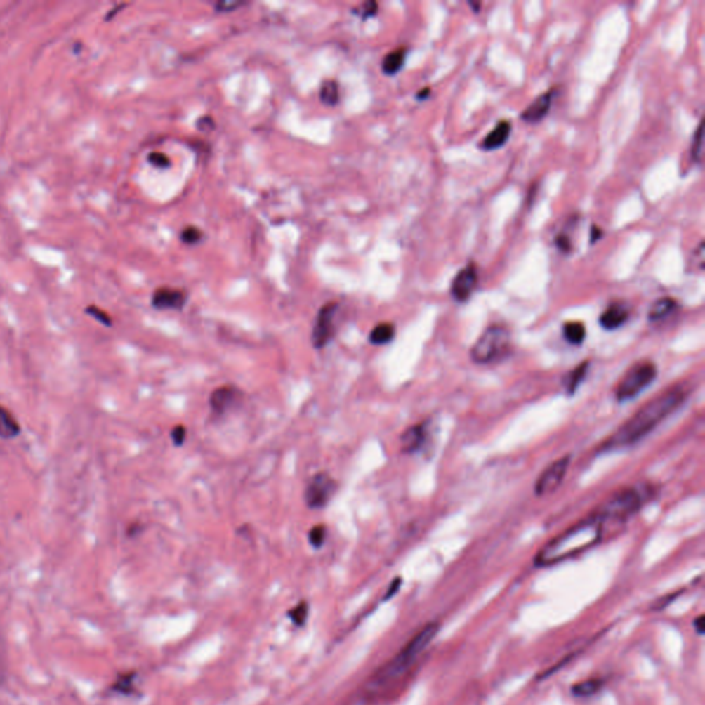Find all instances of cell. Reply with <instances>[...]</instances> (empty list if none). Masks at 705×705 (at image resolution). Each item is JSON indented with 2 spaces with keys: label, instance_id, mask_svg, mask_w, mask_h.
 Instances as JSON below:
<instances>
[{
  "label": "cell",
  "instance_id": "cell-1",
  "mask_svg": "<svg viewBox=\"0 0 705 705\" xmlns=\"http://www.w3.org/2000/svg\"><path fill=\"white\" fill-rule=\"evenodd\" d=\"M687 395L683 385H676L667 388L664 393L656 395L639 408L634 415L623 424L614 434H612L600 451L609 452L627 447H633L652 433L659 424L666 421L673 411H676Z\"/></svg>",
  "mask_w": 705,
  "mask_h": 705
},
{
  "label": "cell",
  "instance_id": "cell-2",
  "mask_svg": "<svg viewBox=\"0 0 705 705\" xmlns=\"http://www.w3.org/2000/svg\"><path fill=\"white\" fill-rule=\"evenodd\" d=\"M603 529L605 525L595 514L581 520L550 540L536 554L534 565L537 567H547L561 564L591 550L602 541Z\"/></svg>",
  "mask_w": 705,
  "mask_h": 705
},
{
  "label": "cell",
  "instance_id": "cell-3",
  "mask_svg": "<svg viewBox=\"0 0 705 705\" xmlns=\"http://www.w3.org/2000/svg\"><path fill=\"white\" fill-rule=\"evenodd\" d=\"M438 631H440L438 623L435 621L427 623L390 661L376 671V673L368 682V689L372 692H381L390 687L397 680H400L412 668V666L423 653L424 649L433 642Z\"/></svg>",
  "mask_w": 705,
  "mask_h": 705
},
{
  "label": "cell",
  "instance_id": "cell-4",
  "mask_svg": "<svg viewBox=\"0 0 705 705\" xmlns=\"http://www.w3.org/2000/svg\"><path fill=\"white\" fill-rule=\"evenodd\" d=\"M643 503L642 494L636 488H624L612 494L600 508L595 515L603 525H621L635 515Z\"/></svg>",
  "mask_w": 705,
  "mask_h": 705
},
{
  "label": "cell",
  "instance_id": "cell-5",
  "mask_svg": "<svg viewBox=\"0 0 705 705\" xmlns=\"http://www.w3.org/2000/svg\"><path fill=\"white\" fill-rule=\"evenodd\" d=\"M511 346V336L506 327L491 325L471 348V360L477 364H491L503 358Z\"/></svg>",
  "mask_w": 705,
  "mask_h": 705
},
{
  "label": "cell",
  "instance_id": "cell-6",
  "mask_svg": "<svg viewBox=\"0 0 705 705\" xmlns=\"http://www.w3.org/2000/svg\"><path fill=\"white\" fill-rule=\"evenodd\" d=\"M656 378L657 367L652 361L636 362L620 379L616 388V398L619 402L634 400L643 390L649 388Z\"/></svg>",
  "mask_w": 705,
  "mask_h": 705
},
{
  "label": "cell",
  "instance_id": "cell-7",
  "mask_svg": "<svg viewBox=\"0 0 705 705\" xmlns=\"http://www.w3.org/2000/svg\"><path fill=\"white\" fill-rule=\"evenodd\" d=\"M338 484L335 478L327 473L319 471L312 477L305 489V503L312 510H321L327 507L331 499L336 494Z\"/></svg>",
  "mask_w": 705,
  "mask_h": 705
},
{
  "label": "cell",
  "instance_id": "cell-8",
  "mask_svg": "<svg viewBox=\"0 0 705 705\" xmlns=\"http://www.w3.org/2000/svg\"><path fill=\"white\" fill-rule=\"evenodd\" d=\"M338 312V303L329 302L324 305L317 313V317L312 331L313 348L321 350L327 348L335 336V316Z\"/></svg>",
  "mask_w": 705,
  "mask_h": 705
},
{
  "label": "cell",
  "instance_id": "cell-9",
  "mask_svg": "<svg viewBox=\"0 0 705 705\" xmlns=\"http://www.w3.org/2000/svg\"><path fill=\"white\" fill-rule=\"evenodd\" d=\"M570 464V456L560 458L553 461L537 478L534 484V494L537 496H547L554 494L564 482L567 468Z\"/></svg>",
  "mask_w": 705,
  "mask_h": 705
},
{
  "label": "cell",
  "instance_id": "cell-10",
  "mask_svg": "<svg viewBox=\"0 0 705 705\" xmlns=\"http://www.w3.org/2000/svg\"><path fill=\"white\" fill-rule=\"evenodd\" d=\"M244 398L242 388L235 385H223L212 390L210 395V408L216 416H223L229 411L237 408Z\"/></svg>",
  "mask_w": 705,
  "mask_h": 705
},
{
  "label": "cell",
  "instance_id": "cell-11",
  "mask_svg": "<svg viewBox=\"0 0 705 705\" xmlns=\"http://www.w3.org/2000/svg\"><path fill=\"white\" fill-rule=\"evenodd\" d=\"M478 282V273L474 263L461 269L451 285V294L456 302H466L473 295Z\"/></svg>",
  "mask_w": 705,
  "mask_h": 705
},
{
  "label": "cell",
  "instance_id": "cell-12",
  "mask_svg": "<svg viewBox=\"0 0 705 705\" xmlns=\"http://www.w3.org/2000/svg\"><path fill=\"white\" fill-rule=\"evenodd\" d=\"M187 302V294L182 289L163 286L154 291L152 306L157 310H182Z\"/></svg>",
  "mask_w": 705,
  "mask_h": 705
},
{
  "label": "cell",
  "instance_id": "cell-13",
  "mask_svg": "<svg viewBox=\"0 0 705 705\" xmlns=\"http://www.w3.org/2000/svg\"><path fill=\"white\" fill-rule=\"evenodd\" d=\"M628 317H630L628 306L621 302H614L609 305L600 315V327L607 331H614L623 327L627 322Z\"/></svg>",
  "mask_w": 705,
  "mask_h": 705
},
{
  "label": "cell",
  "instance_id": "cell-14",
  "mask_svg": "<svg viewBox=\"0 0 705 705\" xmlns=\"http://www.w3.org/2000/svg\"><path fill=\"white\" fill-rule=\"evenodd\" d=\"M553 100H554V90H550L541 95H539L530 105L522 112L521 114V119L527 123H539L540 120H543L550 107H551V104H553Z\"/></svg>",
  "mask_w": 705,
  "mask_h": 705
},
{
  "label": "cell",
  "instance_id": "cell-15",
  "mask_svg": "<svg viewBox=\"0 0 705 705\" xmlns=\"http://www.w3.org/2000/svg\"><path fill=\"white\" fill-rule=\"evenodd\" d=\"M427 437L426 426L424 424H415L408 427L402 434H401V451L407 455L418 452L423 447L424 441Z\"/></svg>",
  "mask_w": 705,
  "mask_h": 705
},
{
  "label": "cell",
  "instance_id": "cell-16",
  "mask_svg": "<svg viewBox=\"0 0 705 705\" xmlns=\"http://www.w3.org/2000/svg\"><path fill=\"white\" fill-rule=\"evenodd\" d=\"M511 121L510 120H501L497 123V126L494 130L484 138L481 143V147L485 150H494L501 147L506 142L508 141L510 134H511Z\"/></svg>",
  "mask_w": 705,
  "mask_h": 705
},
{
  "label": "cell",
  "instance_id": "cell-17",
  "mask_svg": "<svg viewBox=\"0 0 705 705\" xmlns=\"http://www.w3.org/2000/svg\"><path fill=\"white\" fill-rule=\"evenodd\" d=\"M395 338V327L391 322H381L375 325L369 335H368V342L372 346H386L390 342H393Z\"/></svg>",
  "mask_w": 705,
  "mask_h": 705
},
{
  "label": "cell",
  "instance_id": "cell-18",
  "mask_svg": "<svg viewBox=\"0 0 705 705\" xmlns=\"http://www.w3.org/2000/svg\"><path fill=\"white\" fill-rule=\"evenodd\" d=\"M21 433V426L15 416L4 407L0 405V438L11 440L18 437Z\"/></svg>",
  "mask_w": 705,
  "mask_h": 705
},
{
  "label": "cell",
  "instance_id": "cell-19",
  "mask_svg": "<svg viewBox=\"0 0 705 705\" xmlns=\"http://www.w3.org/2000/svg\"><path fill=\"white\" fill-rule=\"evenodd\" d=\"M405 58H407V48H404V47L397 48V50L388 53V55L382 61V71L385 72L388 76L397 74L398 72L402 70Z\"/></svg>",
  "mask_w": 705,
  "mask_h": 705
},
{
  "label": "cell",
  "instance_id": "cell-20",
  "mask_svg": "<svg viewBox=\"0 0 705 705\" xmlns=\"http://www.w3.org/2000/svg\"><path fill=\"white\" fill-rule=\"evenodd\" d=\"M676 309V302L672 299V298H660L657 299L650 310H649V315H647V318L650 321H660V319H664L666 317H668L671 313Z\"/></svg>",
  "mask_w": 705,
  "mask_h": 705
},
{
  "label": "cell",
  "instance_id": "cell-21",
  "mask_svg": "<svg viewBox=\"0 0 705 705\" xmlns=\"http://www.w3.org/2000/svg\"><path fill=\"white\" fill-rule=\"evenodd\" d=\"M564 338L574 346H580L586 339V327L583 322L570 321L564 325Z\"/></svg>",
  "mask_w": 705,
  "mask_h": 705
},
{
  "label": "cell",
  "instance_id": "cell-22",
  "mask_svg": "<svg viewBox=\"0 0 705 705\" xmlns=\"http://www.w3.org/2000/svg\"><path fill=\"white\" fill-rule=\"evenodd\" d=\"M588 365L590 362H583L579 367H576L565 379V388L569 394H574L579 386L583 383L586 379V375L588 372Z\"/></svg>",
  "mask_w": 705,
  "mask_h": 705
},
{
  "label": "cell",
  "instance_id": "cell-23",
  "mask_svg": "<svg viewBox=\"0 0 705 705\" xmlns=\"http://www.w3.org/2000/svg\"><path fill=\"white\" fill-rule=\"evenodd\" d=\"M603 686V680L598 678L587 679L584 682H580L572 687V693L574 697H590L598 693Z\"/></svg>",
  "mask_w": 705,
  "mask_h": 705
},
{
  "label": "cell",
  "instance_id": "cell-24",
  "mask_svg": "<svg viewBox=\"0 0 705 705\" xmlns=\"http://www.w3.org/2000/svg\"><path fill=\"white\" fill-rule=\"evenodd\" d=\"M319 98L328 106L336 105L339 103V86L335 80H325L319 88Z\"/></svg>",
  "mask_w": 705,
  "mask_h": 705
},
{
  "label": "cell",
  "instance_id": "cell-25",
  "mask_svg": "<svg viewBox=\"0 0 705 705\" xmlns=\"http://www.w3.org/2000/svg\"><path fill=\"white\" fill-rule=\"evenodd\" d=\"M703 141H704V133H703V123L699 124L697 131L694 133L693 143H692V156L696 162H700L703 157Z\"/></svg>",
  "mask_w": 705,
  "mask_h": 705
},
{
  "label": "cell",
  "instance_id": "cell-26",
  "mask_svg": "<svg viewBox=\"0 0 705 705\" xmlns=\"http://www.w3.org/2000/svg\"><path fill=\"white\" fill-rule=\"evenodd\" d=\"M202 239H203V232L196 226H187L180 233V240L189 246L197 244Z\"/></svg>",
  "mask_w": 705,
  "mask_h": 705
},
{
  "label": "cell",
  "instance_id": "cell-27",
  "mask_svg": "<svg viewBox=\"0 0 705 705\" xmlns=\"http://www.w3.org/2000/svg\"><path fill=\"white\" fill-rule=\"evenodd\" d=\"M327 537V528L324 525H316L309 532V543L315 548H321Z\"/></svg>",
  "mask_w": 705,
  "mask_h": 705
},
{
  "label": "cell",
  "instance_id": "cell-28",
  "mask_svg": "<svg viewBox=\"0 0 705 705\" xmlns=\"http://www.w3.org/2000/svg\"><path fill=\"white\" fill-rule=\"evenodd\" d=\"M308 612H309L308 605H306L305 602H302V603H299L295 609H292V610H291L289 616H291L292 621H294L296 626H302V624H305V621H306V619H308Z\"/></svg>",
  "mask_w": 705,
  "mask_h": 705
},
{
  "label": "cell",
  "instance_id": "cell-29",
  "mask_svg": "<svg viewBox=\"0 0 705 705\" xmlns=\"http://www.w3.org/2000/svg\"><path fill=\"white\" fill-rule=\"evenodd\" d=\"M86 313H87L88 316H91V317L95 318L97 321H100L101 324H104L105 327H112V324H113L112 317H110L106 312H104L103 309H100V308H97V306H88V308L86 309Z\"/></svg>",
  "mask_w": 705,
  "mask_h": 705
},
{
  "label": "cell",
  "instance_id": "cell-30",
  "mask_svg": "<svg viewBox=\"0 0 705 705\" xmlns=\"http://www.w3.org/2000/svg\"><path fill=\"white\" fill-rule=\"evenodd\" d=\"M147 160L152 166L157 167V169H169L171 162L170 159L164 154V153H159V152H153L147 156Z\"/></svg>",
  "mask_w": 705,
  "mask_h": 705
},
{
  "label": "cell",
  "instance_id": "cell-31",
  "mask_svg": "<svg viewBox=\"0 0 705 705\" xmlns=\"http://www.w3.org/2000/svg\"><path fill=\"white\" fill-rule=\"evenodd\" d=\"M186 435H187V430L183 424H176V427H173L171 433H170V437L174 442L176 447H182L186 441Z\"/></svg>",
  "mask_w": 705,
  "mask_h": 705
},
{
  "label": "cell",
  "instance_id": "cell-32",
  "mask_svg": "<svg viewBox=\"0 0 705 705\" xmlns=\"http://www.w3.org/2000/svg\"><path fill=\"white\" fill-rule=\"evenodd\" d=\"M244 1H236V0H222L215 4V10L219 13H226V11H233L242 6H244Z\"/></svg>",
  "mask_w": 705,
  "mask_h": 705
},
{
  "label": "cell",
  "instance_id": "cell-33",
  "mask_svg": "<svg viewBox=\"0 0 705 705\" xmlns=\"http://www.w3.org/2000/svg\"><path fill=\"white\" fill-rule=\"evenodd\" d=\"M378 8H379V4L376 1H367L362 4V8L360 10V13H361L362 18L367 20L369 17H374L378 13Z\"/></svg>",
  "mask_w": 705,
  "mask_h": 705
},
{
  "label": "cell",
  "instance_id": "cell-34",
  "mask_svg": "<svg viewBox=\"0 0 705 705\" xmlns=\"http://www.w3.org/2000/svg\"><path fill=\"white\" fill-rule=\"evenodd\" d=\"M555 246L558 247V249H560L561 252H565V253H566V252H570V249H572V242H570V237H569L567 235H565V233L558 235V236H557V239H555Z\"/></svg>",
  "mask_w": 705,
  "mask_h": 705
},
{
  "label": "cell",
  "instance_id": "cell-35",
  "mask_svg": "<svg viewBox=\"0 0 705 705\" xmlns=\"http://www.w3.org/2000/svg\"><path fill=\"white\" fill-rule=\"evenodd\" d=\"M196 126H197L199 130H202L204 133H210V131H212L215 129V121H213V119L210 117V116H203V117H200L197 120Z\"/></svg>",
  "mask_w": 705,
  "mask_h": 705
},
{
  "label": "cell",
  "instance_id": "cell-36",
  "mask_svg": "<svg viewBox=\"0 0 705 705\" xmlns=\"http://www.w3.org/2000/svg\"><path fill=\"white\" fill-rule=\"evenodd\" d=\"M602 237H603L602 229H600V226H597V225H593L591 226V232H590V242H591V244H595L597 242H600Z\"/></svg>",
  "mask_w": 705,
  "mask_h": 705
},
{
  "label": "cell",
  "instance_id": "cell-37",
  "mask_svg": "<svg viewBox=\"0 0 705 705\" xmlns=\"http://www.w3.org/2000/svg\"><path fill=\"white\" fill-rule=\"evenodd\" d=\"M400 587H401V579H400V577H397V579L391 583V586H390V588H388V591L386 593L385 600H388V598L394 597V594L400 590Z\"/></svg>",
  "mask_w": 705,
  "mask_h": 705
},
{
  "label": "cell",
  "instance_id": "cell-38",
  "mask_svg": "<svg viewBox=\"0 0 705 705\" xmlns=\"http://www.w3.org/2000/svg\"><path fill=\"white\" fill-rule=\"evenodd\" d=\"M693 626H694V628H696V631H697V633H699V634H700V635L704 634V628H705V627H704V616H699V617H697V619H696V620H694V623H693Z\"/></svg>",
  "mask_w": 705,
  "mask_h": 705
},
{
  "label": "cell",
  "instance_id": "cell-39",
  "mask_svg": "<svg viewBox=\"0 0 705 705\" xmlns=\"http://www.w3.org/2000/svg\"><path fill=\"white\" fill-rule=\"evenodd\" d=\"M142 529L143 528H142L141 524H133V525H130L129 529H127V534L130 537H134V536H137V534L141 533Z\"/></svg>",
  "mask_w": 705,
  "mask_h": 705
},
{
  "label": "cell",
  "instance_id": "cell-40",
  "mask_svg": "<svg viewBox=\"0 0 705 705\" xmlns=\"http://www.w3.org/2000/svg\"><path fill=\"white\" fill-rule=\"evenodd\" d=\"M430 93H431L430 87H424L422 91H419V93H418L416 98H418V100H421V101H423V100H426V98L430 95Z\"/></svg>",
  "mask_w": 705,
  "mask_h": 705
}]
</instances>
